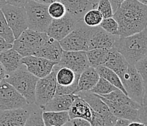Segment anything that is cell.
<instances>
[{
  "label": "cell",
  "mask_w": 147,
  "mask_h": 126,
  "mask_svg": "<svg viewBox=\"0 0 147 126\" xmlns=\"http://www.w3.org/2000/svg\"><path fill=\"white\" fill-rule=\"evenodd\" d=\"M119 37H128L146 29L147 7L137 0H125L113 15Z\"/></svg>",
  "instance_id": "obj_1"
},
{
  "label": "cell",
  "mask_w": 147,
  "mask_h": 126,
  "mask_svg": "<svg viewBox=\"0 0 147 126\" xmlns=\"http://www.w3.org/2000/svg\"><path fill=\"white\" fill-rule=\"evenodd\" d=\"M113 48L121 53L129 64L134 65L147 56L146 29L133 35L119 37Z\"/></svg>",
  "instance_id": "obj_2"
},
{
  "label": "cell",
  "mask_w": 147,
  "mask_h": 126,
  "mask_svg": "<svg viewBox=\"0 0 147 126\" xmlns=\"http://www.w3.org/2000/svg\"><path fill=\"white\" fill-rule=\"evenodd\" d=\"M39 78L31 74L24 65L16 71L6 75L5 80L11 85L28 103L29 105L34 103L35 87Z\"/></svg>",
  "instance_id": "obj_3"
},
{
  "label": "cell",
  "mask_w": 147,
  "mask_h": 126,
  "mask_svg": "<svg viewBox=\"0 0 147 126\" xmlns=\"http://www.w3.org/2000/svg\"><path fill=\"white\" fill-rule=\"evenodd\" d=\"M92 28L86 26L82 20L78 21L73 31L59 41L62 50L66 51L84 52L90 50Z\"/></svg>",
  "instance_id": "obj_4"
},
{
  "label": "cell",
  "mask_w": 147,
  "mask_h": 126,
  "mask_svg": "<svg viewBox=\"0 0 147 126\" xmlns=\"http://www.w3.org/2000/svg\"><path fill=\"white\" fill-rule=\"evenodd\" d=\"M121 81L128 97L146 107V85L133 65L129 64Z\"/></svg>",
  "instance_id": "obj_5"
},
{
  "label": "cell",
  "mask_w": 147,
  "mask_h": 126,
  "mask_svg": "<svg viewBox=\"0 0 147 126\" xmlns=\"http://www.w3.org/2000/svg\"><path fill=\"white\" fill-rule=\"evenodd\" d=\"M45 32H38L26 29L13 42V48L22 57L32 55L35 50L40 48L49 40Z\"/></svg>",
  "instance_id": "obj_6"
},
{
  "label": "cell",
  "mask_w": 147,
  "mask_h": 126,
  "mask_svg": "<svg viewBox=\"0 0 147 126\" xmlns=\"http://www.w3.org/2000/svg\"><path fill=\"white\" fill-rule=\"evenodd\" d=\"M24 8L27 18L28 29L38 32H46L52 21L48 12V5L32 0L25 5Z\"/></svg>",
  "instance_id": "obj_7"
},
{
  "label": "cell",
  "mask_w": 147,
  "mask_h": 126,
  "mask_svg": "<svg viewBox=\"0 0 147 126\" xmlns=\"http://www.w3.org/2000/svg\"><path fill=\"white\" fill-rule=\"evenodd\" d=\"M59 69V66L57 63L49 75L37 81L35 87L34 103L41 109L43 108L55 95L57 88L56 75Z\"/></svg>",
  "instance_id": "obj_8"
},
{
  "label": "cell",
  "mask_w": 147,
  "mask_h": 126,
  "mask_svg": "<svg viewBox=\"0 0 147 126\" xmlns=\"http://www.w3.org/2000/svg\"><path fill=\"white\" fill-rule=\"evenodd\" d=\"M7 23L11 29L15 39L28 29L27 18L24 7H16L6 5L1 9Z\"/></svg>",
  "instance_id": "obj_9"
},
{
  "label": "cell",
  "mask_w": 147,
  "mask_h": 126,
  "mask_svg": "<svg viewBox=\"0 0 147 126\" xmlns=\"http://www.w3.org/2000/svg\"><path fill=\"white\" fill-rule=\"evenodd\" d=\"M100 98L106 103L111 113L118 119H125L131 122H139L145 124L146 123V107L145 106L136 107L127 104L113 103L101 96Z\"/></svg>",
  "instance_id": "obj_10"
},
{
  "label": "cell",
  "mask_w": 147,
  "mask_h": 126,
  "mask_svg": "<svg viewBox=\"0 0 147 126\" xmlns=\"http://www.w3.org/2000/svg\"><path fill=\"white\" fill-rule=\"evenodd\" d=\"M29 104L18 91L5 79L0 83V111L26 109Z\"/></svg>",
  "instance_id": "obj_11"
},
{
  "label": "cell",
  "mask_w": 147,
  "mask_h": 126,
  "mask_svg": "<svg viewBox=\"0 0 147 126\" xmlns=\"http://www.w3.org/2000/svg\"><path fill=\"white\" fill-rule=\"evenodd\" d=\"M76 95L84 99L94 112L102 117L105 126L114 125L118 118L111 113L106 103L100 99L98 95L90 91H80L76 93Z\"/></svg>",
  "instance_id": "obj_12"
},
{
  "label": "cell",
  "mask_w": 147,
  "mask_h": 126,
  "mask_svg": "<svg viewBox=\"0 0 147 126\" xmlns=\"http://www.w3.org/2000/svg\"><path fill=\"white\" fill-rule=\"evenodd\" d=\"M79 76L69 69L59 67L56 75L57 88L54 96L76 93Z\"/></svg>",
  "instance_id": "obj_13"
},
{
  "label": "cell",
  "mask_w": 147,
  "mask_h": 126,
  "mask_svg": "<svg viewBox=\"0 0 147 126\" xmlns=\"http://www.w3.org/2000/svg\"><path fill=\"white\" fill-rule=\"evenodd\" d=\"M78 22L76 18L66 13L62 18L52 19L45 33L49 37L59 42L73 31Z\"/></svg>",
  "instance_id": "obj_14"
},
{
  "label": "cell",
  "mask_w": 147,
  "mask_h": 126,
  "mask_svg": "<svg viewBox=\"0 0 147 126\" xmlns=\"http://www.w3.org/2000/svg\"><path fill=\"white\" fill-rule=\"evenodd\" d=\"M59 67H65L74 71L76 75L81 73L89 67L86 52L63 50L61 58L57 63Z\"/></svg>",
  "instance_id": "obj_15"
},
{
  "label": "cell",
  "mask_w": 147,
  "mask_h": 126,
  "mask_svg": "<svg viewBox=\"0 0 147 126\" xmlns=\"http://www.w3.org/2000/svg\"><path fill=\"white\" fill-rule=\"evenodd\" d=\"M22 64L31 74L40 79L49 75L57 63L40 57L28 55L23 57Z\"/></svg>",
  "instance_id": "obj_16"
},
{
  "label": "cell",
  "mask_w": 147,
  "mask_h": 126,
  "mask_svg": "<svg viewBox=\"0 0 147 126\" xmlns=\"http://www.w3.org/2000/svg\"><path fill=\"white\" fill-rule=\"evenodd\" d=\"M119 36L109 34L100 26L92 28L90 39V50L96 48H113Z\"/></svg>",
  "instance_id": "obj_17"
},
{
  "label": "cell",
  "mask_w": 147,
  "mask_h": 126,
  "mask_svg": "<svg viewBox=\"0 0 147 126\" xmlns=\"http://www.w3.org/2000/svg\"><path fill=\"white\" fill-rule=\"evenodd\" d=\"M29 114V107L0 111V126H24Z\"/></svg>",
  "instance_id": "obj_18"
},
{
  "label": "cell",
  "mask_w": 147,
  "mask_h": 126,
  "mask_svg": "<svg viewBox=\"0 0 147 126\" xmlns=\"http://www.w3.org/2000/svg\"><path fill=\"white\" fill-rule=\"evenodd\" d=\"M63 50L59 42L49 37V40L42 45L40 48L34 52L32 55L40 57L47 60L58 63L61 58Z\"/></svg>",
  "instance_id": "obj_19"
},
{
  "label": "cell",
  "mask_w": 147,
  "mask_h": 126,
  "mask_svg": "<svg viewBox=\"0 0 147 126\" xmlns=\"http://www.w3.org/2000/svg\"><path fill=\"white\" fill-rule=\"evenodd\" d=\"M66 12L75 18L81 21L86 12L94 9V5L88 0H60Z\"/></svg>",
  "instance_id": "obj_20"
},
{
  "label": "cell",
  "mask_w": 147,
  "mask_h": 126,
  "mask_svg": "<svg viewBox=\"0 0 147 126\" xmlns=\"http://www.w3.org/2000/svg\"><path fill=\"white\" fill-rule=\"evenodd\" d=\"M104 66L114 71L121 79L127 69L129 63L124 58V56L117 50H115L114 48H111L108 58L105 63H104Z\"/></svg>",
  "instance_id": "obj_21"
},
{
  "label": "cell",
  "mask_w": 147,
  "mask_h": 126,
  "mask_svg": "<svg viewBox=\"0 0 147 126\" xmlns=\"http://www.w3.org/2000/svg\"><path fill=\"white\" fill-rule=\"evenodd\" d=\"M23 57L12 48L0 53V63L5 68L6 75L16 71L22 66Z\"/></svg>",
  "instance_id": "obj_22"
},
{
  "label": "cell",
  "mask_w": 147,
  "mask_h": 126,
  "mask_svg": "<svg viewBox=\"0 0 147 126\" xmlns=\"http://www.w3.org/2000/svg\"><path fill=\"white\" fill-rule=\"evenodd\" d=\"M76 98L77 95L76 94L57 95L54 96L42 109L45 112H68Z\"/></svg>",
  "instance_id": "obj_23"
},
{
  "label": "cell",
  "mask_w": 147,
  "mask_h": 126,
  "mask_svg": "<svg viewBox=\"0 0 147 126\" xmlns=\"http://www.w3.org/2000/svg\"><path fill=\"white\" fill-rule=\"evenodd\" d=\"M68 114L70 120L74 118H81L90 122L92 116V109L84 99L77 95V98L68 110Z\"/></svg>",
  "instance_id": "obj_24"
},
{
  "label": "cell",
  "mask_w": 147,
  "mask_h": 126,
  "mask_svg": "<svg viewBox=\"0 0 147 126\" xmlns=\"http://www.w3.org/2000/svg\"><path fill=\"white\" fill-rule=\"evenodd\" d=\"M99 79L100 76L97 74L95 69L89 66V68L84 70L80 75L78 87H77V92L90 91L97 84Z\"/></svg>",
  "instance_id": "obj_25"
},
{
  "label": "cell",
  "mask_w": 147,
  "mask_h": 126,
  "mask_svg": "<svg viewBox=\"0 0 147 126\" xmlns=\"http://www.w3.org/2000/svg\"><path fill=\"white\" fill-rule=\"evenodd\" d=\"M42 117L45 126H62L70 120L67 111H63V112L42 111Z\"/></svg>",
  "instance_id": "obj_26"
},
{
  "label": "cell",
  "mask_w": 147,
  "mask_h": 126,
  "mask_svg": "<svg viewBox=\"0 0 147 126\" xmlns=\"http://www.w3.org/2000/svg\"><path fill=\"white\" fill-rule=\"evenodd\" d=\"M110 49L96 48L86 52L90 67L96 69L97 66L104 65L108 58Z\"/></svg>",
  "instance_id": "obj_27"
},
{
  "label": "cell",
  "mask_w": 147,
  "mask_h": 126,
  "mask_svg": "<svg viewBox=\"0 0 147 126\" xmlns=\"http://www.w3.org/2000/svg\"><path fill=\"white\" fill-rule=\"evenodd\" d=\"M95 69L97 71V74L99 75V76H100V77H102L103 79H105V80L109 82L111 84L113 85L115 87H117V89L120 90L121 92L124 93L125 95H127V93L125 91L124 87H123L121 79H120L118 75L114 71H112L111 69H110L106 67L104 65L97 66Z\"/></svg>",
  "instance_id": "obj_28"
},
{
  "label": "cell",
  "mask_w": 147,
  "mask_h": 126,
  "mask_svg": "<svg viewBox=\"0 0 147 126\" xmlns=\"http://www.w3.org/2000/svg\"><path fill=\"white\" fill-rule=\"evenodd\" d=\"M105 100L109 102H111L113 103H119V104H127V105L133 106L136 107H141L142 105L139 104L137 102L134 101L132 99H129L127 95H125L123 92H121L120 90L117 89L114 91H112L110 93L106 94V95H100Z\"/></svg>",
  "instance_id": "obj_29"
},
{
  "label": "cell",
  "mask_w": 147,
  "mask_h": 126,
  "mask_svg": "<svg viewBox=\"0 0 147 126\" xmlns=\"http://www.w3.org/2000/svg\"><path fill=\"white\" fill-rule=\"evenodd\" d=\"M29 114L24 126H45L42 120V109L35 103L29 105Z\"/></svg>",
  "instance_id": "obj_30"
},
{
  "label": "cell",
  "mask_w": 147,
  "mask_h": 126,
  "mask_svg": "<svg viewBox=\"0 0 147 126\" xmlns=\"http://www.w3.org/2000/svg\"><path fill=\"white\" fill-rule=\"evenodd\" d=\"M102 19L103 18L101 13L97 9L94 8L85 13L82 18V21L86 26L89 27H96V26H100Z\"/></svg>",
  "instance_id": "obj_31"
},
{
  "label": "cell",
  "mask_w": 147,
  "mask_h": 126,
  "mask_svg": "<svg viewBox=\"0 0 147 126\" xmlns=\"http://www.w3.org/2000/svg\"><path fill=\"white\" fill-rule=\"evenodd\" d=\"M117 89V87H115L109 82L105 80L103 78L100 77L97 84L91 90L90 92L99 95H103L110 93L112 91H114Z\"/></svg>",
  "instance_id": "obj_32"
},
{
  "label": "cell",
  "mask_w": 147,
  "mask_h": 126,
  "mask_svg": "<svg viewBox=\"0 0 147 126\" xmlns=\"http://www.w3.org/2000/svg\"><path fill=\"white\" fill-rule=\"evenodd\" d=\"M0 36L10 44H13L15 38L11 29L8 26L2 10H0Z\"/></svg>",
  "instance_id": "obj_33"
},
{
  "label": "cell",
  "mask_w": 147,
  "mask_h": 126,
  "mask_svg": "<svg viewBox=\"0 0 147 126\" xmlns=\"http://www.w3.org/2000/svg\"><path fill=\"white\" fill-rule=\"evenodd\" d=\"M48 12L52 19H59L66 14V9L61 2H55L48 5Z\"/></svg>",
  "instance_id": "obj_34"
},
{
  "label": "cell",
  "mask_w": 147,
  "mask_h": 126,
  "mask_svg": "<svg viewBox=\"0 0 147 126\" xmlns=\"http://www.w3.org/2000/svg\"><path fill=\"white\" fill-rule=\"evenodd\" d=\"M99 26L100 28H102L105 31L109 33V34L119 36L118 23H117L116 20L113 17L108 18H103Z\"/></svg>",
  "instance_id": "obj_35"
},
{
  "label": "cell",
  "mask_w": 147,
  "mask_h": 126,
  "mask_svg": "<svg viewBox=\"0 0 147 126\" xmlns=\"http://www.w3.org/2000/svg\"><path fill=\"white\" fill-rule=\"evenodd\" d=\"M95 9H97L101 13L103 18L113 17V9H112L111 5L109 0H99V2L96 5Z\"/></svg>",
  "instance_id": "obj_36"
},
{
  "label": "cell",
  "mask_w": 147,
  "mask_h": 126,
  "mask_svg": "<svg viewBox=\"0 0 147 126\" xmlns=\"http://www.w3.org/2000/svg\"><path fill=\"white\" fill-rule=\"evenodd\" d=\"M133 66L136 69L139 75H141V78L144 80V83L146 85V79H147V56L142 58L138 61L136 62Z\"/></svg>",
  "instance_id": "obj_37"
},
{
  "label": "cell",
  "mask_w": 147,
  "mask_h": 126,
  "mask_svg": "<svg viewBox=\"0 0 147 126\" xmlns=\"http://www.w3.org/2000/svg\"><path fill=\"white\" fill-rule=\"evenodd\" d=\"M91 126H105L102 117L99 114L94 112L92 110V116L90 120Z\"/></svg>",
  "instance_id": "obj_38"
},
{
  "label": "cell",
  "mask_w": 147,
  "mask_h": 126,
  "mask_svg": "<svg viewBox=\"0 0 147 126\" xmlns=\"http://www.w3.org/2000/svg\"><path fill=\"white\" fill-rule=\"evenodd\" d=\"M72 126H91L89 121L81 118H74L70 120Z\"/></svg>",
  "instance_id": "obj_39"
},
{
  "label": "cell",
  "mask_w": 147,
  "mask_h": 126,
  "mask_svg": "<svg viewBox=\"0 0 147 126\" xmlns=\"http://www.w3.org/2000/svg\"><path fill=\"white\" fill-rule=\"evenodd\" d=\"M32 0H5L6 4L16 7H24L28 2Z\"/></svg>",
  "instance_id": "obj_40"
},
{
  "label": "cell",
  "mask_w": 147,
  "mask_h": 126,
  "mask_svg": "<svg viewBox=\"0 0 147 126\" xmlns=\"http://www.w3.org/2000/svg\"><path fill=\"white\" fill-rule=\"evenodd\" d=\"M12 47H13V44L7 42L3 37L0 36V53L12 48Z\"/></svg>",
  "instance_id": "obj_41"
},
{
  "label": "cell",
  "mask_w": 147,
  "mask_h": 126,
  "mask_svg": "<svg viewBox=\"0 0 147 126\" xmlns=\"http://www.w3.org/2000/svg\"><path fill=\"white\" fill-rule=\"evenodd\" d=\"M125 1V0H109V2H111V5L112 9H113V13L117 11V10L119 7L120 5Z\"/></svg>",
  "instance_id": "obj_42"
},
{
  "label": "cell",
  "mask_w": 147,
  "mask_h": 126,
  "mask_svg": "<svg viewBox=\"0 0 147 126\" xmlns=\"http://www.w3.org/2000/svg\"><path fill=\"white\" fill-rule=\"evenodd\" d=\"M130 122L129 120H125V119H117V122L113 126H127Z\"/></svg>",
  "instance_id": "obj_43"
},
{
  "label": "cell",
  "mask_w": 147,
  "mask_h": 126,
  "mask_svg": "<svg viewBox=\"0 0 147 126\" xmlns=\"http://www.w3.org/2000/svg\"><path fill=\"white\" fill-rule=\"evenodd\" d=\"M34 2H38V3L42 4V5H49L53 2H60V0H34Z\"/></svg>",
  "instance_id": "obj_44"
},
{
  "label": "cell",
  "mask_w": 147,
  "mask_h": 126,
  "mask_svg": "<svg viewBox=\"0 0 147 126\" xmlns=\"http://www.w3.org/2000/svg\"><path fill=\"white\" fill-rule=\"evenodd\" d=\"M5 76H6V71H5L4 66H2V63H0V83L3 79H5Z\"/></svg>",
  "instance_id": "obj_45"
},
{
  "label": "cell",
  "mask_w": 147,
  "mask_h": 126,
  "mask_svg": "<svg viewBox=\"0 0 147 126\" xmlns=\"http://www.w3.org/2000/svg\"><path fill=\"white\" fill-rule=\"evenodd\" d=\"M127 126H146V124L139 122H130Z\"/></svg>",
  "instance_id": "obj_46"
},
{
  "label": "cell",
  "mask_w": 147,
  "mask_h": 126,
  "mask_svg": "<svg viewBox=\"0 0 147 126\" xmlns=\"http://www.w3.org/2000/svg\"><path fill=\"white\" fill-rule=\"evenodd\" d=\"M88 1H89V2H91V3H92V5H94V8H95V7H96V5H97V2H99V0H88Z\"/></svg>",
  "instance_id": "obj_47"
},
{
  "label": "cell",
  "mask_w": 147,
  "mask_h": 126,
  "mask_svg": "<svg viewBox=\"0 0 147 126\" xmlns=\"http://www.w3.org/2000/svg\"><path fill=\"white\" fill-rule=\"evenodd\" d=\"M5 5H6L5 0H0V10H1Z\"/></svg>",
  "instance_id": "obj_48"
},
{
  "label": "cell",
  "mask_w": 147,
  "mask_h": 126,
  "mask_svg": "<svg viewBox=\"0 0 147 126\" xmlns=\"http://www.w3.org/2000/svg\"><path fill=\"white\" fill-rule=\"evenodd\" d=\"M137 1L140 2V3L143 4V5H147V0H137Z\"/></svg>",
  "instance_id": "obj_49"
},
{
  "label": "cell",
  "mask_w": 147,
  "mask_h": 126,
  "mask_svg": "<svg viewBox=\"0 0 147 126\" xmlns=\"http://www.w3.org/2000/svg\"><path fill=\"white\" fill-rule=\"evenodd\" d=\"M62 126H72L71 123H70V120H69V122H67V123H65V124L63 125H62Z\"/></svg>",
  "instance_id": "obj_50"
}]
</instances>
